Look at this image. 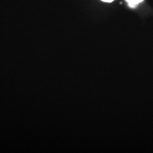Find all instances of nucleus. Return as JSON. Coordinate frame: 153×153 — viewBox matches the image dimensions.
Wrapping results in <instances>:
<instances>
[{"label":"nucleus","mask_w":153,"mask_h":153,"mask_svg":"<svg viewBox=\"0 0 153 153\" xmlns=\"http://www.w3.org/2000/svg\"><path fill=\"white\" fill-rule=\"evenodd\" d=\"M126 1L128 3L129 7L134 9L136 8L140 3L143 2L144 0H126Z\"/></svg>","instance_id":"1"},{"label":"nucleus","mask_w":153,"mask_h":153,"mask_svg":"<svg viewBox=\"0 0 153 153\" xmlns=\"http://www.w3.org/2000/svg\"><path fill=\"white\" fill-rule=\"evenodd\" d=\"M100 1L103 2H105V3H112L115 0H100Z\"/></svg>","instance_id":"2"}]
</instances>
